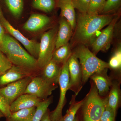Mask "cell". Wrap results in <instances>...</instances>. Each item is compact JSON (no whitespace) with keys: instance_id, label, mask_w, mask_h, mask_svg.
Returning <instances> with one entry per match:
<instances>
[{"instance_id":"23","label":"cell","mask_w":121,"mask_h":121,"mask_svg":"<svg viewBox=\"0 0 121 121\" xmlns=\"http://www.w3.org/2000/svg\"><path fill=\"white\" fill-rule=\"evenodd\" d=\"M52 98L49 97L43 100L36 107V109L31 121H41V118L47 110L48 106L52 103Z\"/></svg>"},{"instance_id":"3","label":"cell","mask_w":121,"mask_h":121,"mask_svg":"<svg viewBox=\"0 0 121 121\" xmlns=\"http://www.w3.org/2000/svg\"><path fill=\"white\" fill-rule=\"evenodd\" d=\"M73 53L78 58L81 65L82 86L93 74L110 68L108 63L97 58L85 45L79 44Z\"/></svg>"},{"instance_id":"22","label":"cell","mask_w":121,"mask_h":121,"mask_svg":"<svg viewBox=\"0 0 121 121\" xmlns=\"http://www.w3.org/2000/svg\"><path fill=\"white\" fill-rule=\"evenodd\" d=\"M76 96L75 95H72L70 103V107L64 116H62L59 121H74L76 113L84 102V99L80 101H76Z\"/></svg>"},{"instance_id":"27","label":"cell","mask_w":121,"mask_h":121,"mask_svg":"<svg viewBox=\"0 0 121 121\" xmlns=\"http://www.w3.org/2000/svg\"><path fill=\"white\" fill-rule=\"evenodd\" d=\"M110 68L117 70L121 67V49L120 47L114 52L110 60L109 63Z\"/></svg>"},{"instance_id":"35","label":"cell","mask_w":121,"mask_h":121,"mask_svg":"<svg viewBox=\"0 0 121 121\" xmlns=\"http://www.w3.org/2000/svg\"><path fill=\"white\" fill-rule=\"evenodd\" d=\"M3 117H4V115L3 114V113L0 111V119L1 118Z\"/></svg>"},{"instance_id":"25","label":"cell","mask_w":121,"mask_h":121,"mask_svg":"<svg viewBox=\"0 0 121 121\" xmlns=\"http://www.w3.org/2000/svg\"><path fill=\"white\" fill-rule=\"evenodd\" d=\"M33 7L46 13L51 12L55 6L54 0H33Z\"/></svg>"},{"instance_id":"10","label":"cell","mask_w":121,"mask_h":121,"mask_svg":"<svg viewBox=\"0 0 121 121\" xmlns=\"http://www.w3.org/2000/svg\"><path fill=\"white\" fill-rule=\"evenodd\" d=\"M69 74L68 90L74 92L77 95L82 88V68L78 58L73 53L68 60Z\"/></svg>"},{"instance_id":"13","label":"cell","mask_w":121,"mask_h":121,"mask_svg":"<svg viewBox=\"0 0 121 121\" xmlns=\"http://www.w3.org/2000/svg\"><path fill=\"white\" fill-rule=\"evenodd\" d=\"M42 100L30 94H23L15 100L10 105L11 113L22 109L36 107Z\"/></svg>"},{"instance_id":"1","label":"cell","mask_w":121,"mask_h":121,"mask_svg":"<svg viewBox=\"0 0 121 121\" xmlns=\"http://www.w3.org/2000/svg\"><path fill=\"white\" fill-rule=\"evenodd\" d=\"M112 16L108 14L91 15L79 14L72 39L73 44L91 45L98 37L97 33L112 20Z\"/></svg>"},{"instance_id":"11","label":"cell","mask_w":121,"mask_h":121,"mask_svg":"<svg viewBox=\"0 0 121 121\" xmlns=\"http://www.w3.org/2000/svg\"><path fill=\"white\" fill-rule=\"evenodd\" d=\"M117 17L113 18L107 27L103 30L91 44L93 53L95 55L99 51L106 52L109 48L113 35Z\"/></svg>"},{"instance_id":"33","label":"cell","mask_w":121,"mask_h":121,"mask_svg":"<svg viewBox=\"0 0 121 121\" xmlns=\"http://www.w3.org/2000/svg\"><path fill=\"white\" fill-rule=\"evenodd\" d=\"M50 110L49 109H48L42 117L41 121H51L50 117Z\"/></svg>"},{"instance_id":"34","label":"cell","mask_w":121,"mask_h":121,"mask_svg":"<svg viewBox=\"0 0 121 121\" xmlns=\"http://www.w3.org/2000/svg\"><path fill=\"white\" fill-rule=\"evenodd\" d=\"M5 34V33L4 29L0 23V43H1L2 38Z\"/></svg>"},{"instance_id":"15","label":"cell","mask_w":121,"mask_h":121,"mask_svg":"<svg viewBox=\"0 0 121 121\" xmlns=\"http://www.w3.org/2000/svg\"><path fill=\"white\" fill-rule=\"evenodd\" d=\"M62 66L51 60L43 67L40 76L48 82L58 85Z\"/></svg>"},{"instance_id":"19","label":"cell","mask_w":121,"mask_h":121,"mask_svg":"<svg viewBox=\"0 0 121 121\" xmlns=\"http://www.w3.org/2000/svg\"><path fill=\"white\" fill-rule=\"evenodd\" d=\"M120 86L117 82L113 81L108 96L107 105L116 113L120 103Z\"/></svg>"},{"instance_id":"6","label":"cell","mask_w":121,"mask_h":121,"mask_svg":"<svg viewBox=\"0 0 121 121\" xmlns=\"http://www.w3.org/2000/svg\"><path fill=\"white\" fill-rule=\"evenodd\" d=\"M68 60L62 66L58 82L60 87L59 99L55 109L53 111L50 112V117L51 121H59L63 116L62 112L64 107L66 104V94L68 90L69 82Z\"/></svg>"},{"instance_id":"4","label":"cell","mask_w":121,"mask_h":121,"mask_svg":"<svg viewBox=\"0 0 121 121\" xmlns=\"http://www.w3.org/2000/svg\"><path fill=\"white\" fill-rule=\"evenodd\" d=\"M91 81L90 89L84 99L82 107L83 121H98L105 109L108 97L102 98L99 95L94 83Z\"/></svg>"},{"instance_id":"5","label":"cell","mask_w":121,"mask_h":121,"mask_svg":"<svg viewBox=\"0 0 121 121\" xmlns=\"http://www.w3.org/2000/svg\"><path fill=\"white\" fill-rule=\"evenodd\" d=\"M58 29L55 27L46 32L41 36L39 43V52L37 64L39 69H42L52 59L56 49V42Z\"/></svg>"},{"instance_id":"29","label":"cell","mask_w":121,"mask_h":121,"mask_svg":"<svg viewBox=\"0 0 121 121\" xmlns=\"http://www.w3.org/2000/svg\"><path fill=\"white\" fill-rule=\"evenodd\" d=\"M121 0H106L102 13L107 14L117 9L120 5Z\"/></svg>"},{"instance_id":"16","label":"cell","mask_w":121,"mask_h":121,"mask_svg":"<svg viewBox=\"0 0 121 121\" xmlns=\"http://www.w3.org/2000/svg\"><path fill=\"white\" fill-rule=\"evenodd\" d=\"M59 24V26L56 42V49L69 43L73 30L70 24L64 17H62L60 19Z\"/></svg>"},{"instance_id":"14","label":"cell","mask_w":121,"mask_h":121,"mask_svg":"<svg viewBox=\"0 0 121 121\" xmlns=\"http://www.w3.org/2000/svg\"><path fill=\"white\" fill-rule=\"evenodd\" d=\"M108 69L93 74L90 78L94 83L100 96H106L109 94L112 81L107 75Z\"/></svg>"},{"instance_id":"30","label":"cell","mask_w":121,"mask_h":121,"mask_svg":"<svg viewBox=\"0 0 121 121\" xmlns=\"http://www.w3.org/2000/svg\"><path fill=\"white\" fill-rule=\"evenodd\" d=\"M90 0H72L75 9L80 13H87Z\"/></svg>"},{"instance_id":"8","label":"cell","mask_w":121,"mask_h":121,"mask_svg":"<svg viewBox=\"0 0 121 121\" xmlns=\"http://www.w3.org/2000/svg\"><path fill=\"white\" fill-rule=\"evenodd\" d=\"M57 87L58 85L48 82L40 76L37 75L33 78L23 94L33 95L44 100L48 98Z\"/></svg>"},{"instance_id":"12","label":"cell","mask_w":121,"mask_h":121,"mask_svg":"<svg viewBox=\"0 0 121 121\" xmlns=\"http://www.w3.org/2000/svg\"><path fill=\"white\" fill-rule=\"evenodd\" d=\"M37 72L24 68L13 65L10 69L0 76V87L14 82L29 76H35Z\"/></svg>"},{"instance_id":"17","label":"cell","mask_w":121,"mask_h":121,"mask_svg":"<svg viewBox=\"0 0 121 121\" xmlns=\"http://www.w3.org/2000/svg\"><path fill=\"white\" fill-rule=\"evenodd\" d=\"M50 22V18L47 16L34 13L31 15L25 22L23 28L28 31H37L43 28Z\"/></svg>"},{"instance_id":"20","label":"cell","mask_w":121,"mask_h":121,"mask_svg":"<svg viewBox=\"0 0 121 121\" xmlns=\"http://www.w3.org/2000/svg\"><path fill=\"white\" fill-rule=\"evenodd\" d=\"M36 107L22 109L11 113L5 121H31Z\"/></svg>"},{"instance_id":"24","label":"cell","mask_w":121,"mask_h":121,"mask_svg":"<svg viewBox=\"0 0 121 121\" xmlns=\"http://www.w3.org/2000/svg\"><path fill=\"white\" fill-rule=\"evenodd\" d=\"M9 10L16 17H19L24 8L23 0H4Z\"/></svg>"},{"instance_id":"21","label":"cell","mask_w":121,"mask_h":121,"mask_svg":"<svg viewBox=\"0 0 121 121\" xmlns=\"http://www.w3.org/2000/svg\"><path fill=\"white\" fill-rule=\"evenodd\" d=\"M72 53L70 45L68 43L56 49L52 60L58 64L63 65L68 60Z\"/></svg>"},{"instance_id":"36","label":"cell","mask_w":121,"mask_h":121,"mask_svg":"<svg viewBox=\"0 0 121 121\" xmlns=\"http://www.w3.org/2000/svg\"><path fill=\"white\" fill-rule=\"evenodd\" d=\"M74 121H79L78 119V117H76L75 118L74 120Z\"/></svg>"},{"instance_id":"26","label":"cell","mask_w":121,"mask_h":121,"mask_svg":"<svg viewBox=\"0 0 121 121\" xmlns=\"http://www.w3.org/2000/svg\"><path fill=\"white\" fill-rule=\"evenodd\" d=\"M106 0H90L87 13L90 15H99L102 13Z\"/></svg>"},{"instance_id":"28","label":"cell","mask_w":121,"mask_h":121,"mask_svg":"<svg viewBox=\"0 0 121 121\" xmlns=\"http://www.w3.org/2000/svg\"><path fill=\"white\" fill-rule=\"evenodd\" d=\"M13 64L0 50V76L5 73Z\"/></svg>"},{"instance_id":"31","label":"cell","mask_w":121,"mask_h":121,"mask_svg":"<svg viewBox=\"0 0 121 121\" xmlns=\"http://www.w3.org/2000/svg\"><path fill=\"white\" fill-rule=\"evenodd\" d=\"M116 113L108 106L107 103L100 120L101 121H115Z\"/></svg>"},{"instance_id":"7","label":"cell","mask_w":121,"mask_h":121,"mask_svg":"<svg viewBox=\"0 0 121 121\" xmlns=\"http://www.w3.org/2000/svg\"><path fill=\"white\" fill-rule=\"evenodd\" d=\"M0 23L14 39L21 43L31 55L37 59L39 54V43L34 40L29 39L20 31L14 28L4 17L0 8Z\"/></svg>"},{"instance_id":"9","label":"cell","mask_w":121,"mask_h":121,"mask_svg":"<svg viewBox=\"0 0 121 121\" xmlns=\"http://www.w3.org/2000/svg\"><path fill=\"white\" fill-rule=\"evenodd\" d=\"M34 76H29L0 87V95L9 105L20 95L24 94L28 84Z\"/></svg>"},{"instance_id":"37","label":"cell","mask_w":121,"mask_h":121,"mask_svg":"<svg viewBox=\"0 0 121 121\" xmlns=\"http://www.w3.org/2000/svg\"><path fill=\"white\" fill-rule=\"evenodd\" d=\"M101 121V120H99V121Z\"/></svg>"},{"instance_id":"2","label":"cell","mask_w":121,"mask_h":121,"mask_svg":"<svg viewBox=\"0 0 121 121\" xmlns=\"http://www.w3.org/2000/svg\"><path fill=\"white\" fill-rule=\"evenodd\" d=\"M0 50L13 65L37 72L36 59L22 47L13 37L5 34L0 43Z\"/></svg>"},{"instance_id":"32","label":"cell","mask_w":121,"mask_h":121,"mask_svg":"<svg viewBox=\"0 0 121 121\" xmlns=\"http://www.w3.org/2000/svg\"><path fill=\"white\" fill-rule=\"evenodd\" d=\"M0 111L3 113L6 118L9 117L11 114L10 105L4 98L1 95H0Z\"/></svg>"},{"instance_id":"18","label":"cell","mask_w":121,"mask_h":121,"mask_svg":"<svg viewBox=\"0 0 121 121\" xmlns=\"http://www.w3.org/2000/svg\"><path fill=\"white\" fill-rule=\"evenodd\" d=\"M58 6L61 10L62 17L66 19L72 30H74L76 24V17L75 9L72 0H59Z\"/></svg>"}]
</instances>
